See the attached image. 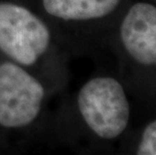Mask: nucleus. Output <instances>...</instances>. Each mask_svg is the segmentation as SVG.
Masks as SVG:
<instances>
[{
	"label": "nucleus",
	"instance_id": "7ed1b4c3",
	"mask_svg": "<svg viewBox=\"0 0 156 155\" xmlns=\"http://www.w3.org/2000/svg\"><path fill=\"white\" fill-rule=\"evenodd\" d=\"M44 99V86L34 76L18 64H0V126H28L38 116Z\"/></svg>",
	"mask_w": 156,
	"mask_h": 155
},
{
	"label": "nucleus",
	"instance_id": "f03ea898",
	"mask_svg": "<svg viewBox=\"0 0 156 155\" xmlns=\"http://www.w3.org/2000/svg\"><path fill=\"white\" fill-rule=\"evenodd\" d=\"M51 32L34 12L0 2V51L21 65H31L48 49Z\"/></svg>",
	"mask_w": 156,
	"mask_h": 155
},
{
	"label": "nucleus",
	"instance_id": "39448f33",
	"mask_svg": "<svg viewBox=\"0 0 156 155\" xmlns=\"http://www.w3.org/2000/svg\"><path fill=\"white\" fill-rule=\"evenodd\" d=\"M121 0H42L49 15L66 21L103 18L118 7Z\"/></svg>",
	"mask_w": 156,
	"mask_h": 155
},
{
	"label": "nucleus",
	"instance_id": "423d86ee",
	"mask_svg": "<svg viewBox=\"0 0 156 155\" xmlns=\"http://www.w3.org/2000/svg\"><path fill=\"white\" fill-rule=\"evenodd\" d=\"M137 154L156 155V119L144 128L137 148Z\"/></svg>",
	"mask_w": 156,
	"mask_h": 155
},
{
	"label": "nucleus",
	"instance_id": "20e7f679",
	"mask_svg": "<svg viewBox=\"0 0 156 155\" xmlns=\"http://www.w3.org/2000/svg\"><path fill=\"white\" fill-rule=\"evenodd\" d=\"M120 38L135 62L156 65V6L147 2L132 5L122 20Z\"/></svg>",
	"mask_w": 156,
	"mask_h": 155
},
{
	"label": "nucleus",
	"instance_id": "f257e3e1",
	"mask_svg": "<svg viewBox=\"0 0 156 155\" xmlns=\"http://www.w3.org/2000/svg\"><path fill=\"white\" fill-rule=\"evenodd\" d=\"M78 108L87 126L103 139L119 137L130 121V104L124 88L111 77L88 81L78 94Z\"/></svg>",
	"mask_w": 156,
	"mask_h": 155
}]
</instances>
